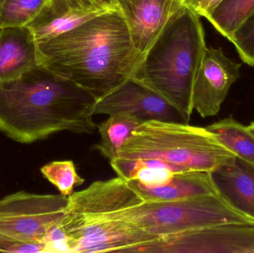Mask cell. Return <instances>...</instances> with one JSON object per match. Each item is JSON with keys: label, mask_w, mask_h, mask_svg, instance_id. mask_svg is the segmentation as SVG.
Wrapping results in <instances>:
<instances>
[{"label": "cell", "mask_w": 254, "mask_h": 253, "mask_svg": "<svg viewBox=\"0 0 254 253\" xmlns=\"http://www.w3.org/2000/svg\"><path fill=\"white\" fill-rule=\"evenodd\" d=\"M37 45L39 64L86 89L97 101L134 77L143 59L119 8Z\"/></svg>", "instance_id": "cell-1"}, {"label": "cell", "mask_w": 254, "mask_h": 253, "mask_svg": "<svg viewBox=\"0 0 254 253\" xmlns=\"http://www.w3.org/2000/svg\"><path fill=\"white\" fill-rule=\"evenodd\" d=\"M97 99L74 82L38 64L0 82V132L31 144L60 132L92 135Z\"/></svg>", "instance_id": "cell-2"}, {"label": "cell", "mask_w": 254, "mask_h": 253, "mask_svg": "<svg viewBox=\"0 0 254 253\" xmlns=\"http://www.w3.org/2000/svg\"><path fill=\"white\" fill-rule=\"evenodd\" d=\"M141 202L121 177L95 181L68 196L55 227L66 239L68 253H149L159 239L132 224L127 212Z\"/></svg>", "instance_id": "cell-3"}, {"label": "cell", "mask_w": 254, "mask_h": 253, "mask_svg": "<svg viewBox=\"0 0 254 253\" xmlns=\"http://www.w3.org/2000/svg\"><path fill=\"white\" fill-rule=\"evenodd\" d=\"M201 16L184 7L143 56L135 77L170 102L189 123L192 90L205 51Z\"/></svg>", "instance_id": "cell-4"}, {"label": "cell", "mask_w": 254, "mask_h": 253, "mask_svg": "<svg viewBox=\"0 0 254 253\" xmlns=\"http://www.w3.org/2000/svg\"><path fill=\"white\" fill-rule=\"evenodd\" d=\"M237 157L207 128L149 120L137 126L110 165L154 160L173 172H212Z\"/></svg>", "instance_id": "cell-5"}, {"label": "cell", "mask_w": 254, "mask_h": 253, "mask_svg": "<svg viewBox=\"0 0 254 253\" xmlns=\"http://www.w3.org/2000/svg\"><path fill=\"white\" fill-rule=\"evenodd\" d=\"M127 212L132 224L159 239L218 224L254 221L219 195L176 202H141L129 206Z\"/></svg>", "instance_id": "cell-6"}, {"label": "cell", "mask_w": 254, "mask_h": 253, "mask_svg": "<svg viewBox=\"0 0 254 253\" xmlns=\"http://www.w3.org/2000/svg\"><path fill=\"white\" fill-rule=\"evenodd\" d=\"M68 197L18 192L0 199V236L25 243H45L62 218Z\"/></svg>", "instance_id": "cell-7"}, {"label": "cell", "mask_w": 254, "mask_h": 253, "mask_svg": "<svg viewBox=\"0 0 254 253\" xmlns=\"http://www.w3.org/2000/svg\"><path fill=\"white\" fill-rule=\"evenodd\" d=\"M152 253H254V221L218 224L162 238Z\"/></svg>", "instance_id": "cell-8"}, {"label": "cell", "mask_w": 254, "mask_h": 253, "mask_svg": "<svg viewBox=\"0 0 254 253\" xmlns=\"http://www.w3.org/2000/svg\"><path fill=\"white\" fill-rule=\"evenodd\" d=\"M120 113L134 116L143 123L149 120L186 123L179 110L134 77L98 99L94 110L95 115Z\"/></svg>", "instance_id": "cell-9"}, {"label": "cell", "mask_w": 254, "mask_h": 253, "mask_svg": "<svg viewBox=\"0 0 254 253\" xmlns=\"http://www.w3.org/2000/svg\"><path fill=\"white\" fill-rule=\"evenodd\" d=\"M241 64L222 48H206L192 90V107L203 118L219 112L231 86L240 78Z\"/></svg>", "instance_id": "cell-10"}, {"label": "cell", "mask_w": 254, "mask_h": 253, "mask_svg": "<svg viewBox=\"0 0 254 253\" xmlns=\"http://www.w3.org/2000/svg\"><path fill=\"white\" fill-rule=\"evenodd\" d=\"M137 51L144 56L169 22L182 10L179 0H116Z\"/></svg>", "instance_id": "cell-11"}, {"label": "cell", "mask_w": 254, "mask_h": 253, "mask_svg": "<svg viewBox=\"0 0 254 253\" xmlns=\"http://www.w3.org/2000/svg\"><path fill=\"white\" fill-rule=\"evenodd\" d=\"M110 10L96 0H48L27 27L36 42L43 41L68 32Z\"/></svg>", "instance_id": "cell-12"}, {"label": "cell", "mask_w": 254, "mask_h": 253, "mask_svg": "<svg viewBox=\"0 0 254 253\" xmlns=\"http://www.w3.org/2000/svg\"><path fill=\"white\" fill-rule=\"evenodd\" d=\"M210 175L219 196L254 221V165L236 157Z\"/></svg>", "instance_id": "cell-13"}, {"label": "cell", "mask_w": 254, "mask_h": 253, "mask_svg": "<svg viewBox=\"0 0 254 253\" xmlns=\"http://www.w3.org/2000/svg\"><path fill=\"white\" fill-rule=\"evenodd\" d=\"M38 64L37 42L28 27L0 28V82L18 78Z\"/></svg>", "instance_id": "cell-14"}, {"label": "cell", "mask_w": 254, "mask_h": 253, "mask_svg": "<svg viewBox=\"0 0 254 253\" xmlns=\"http://www.w3.org/2000/svg\"><path fill=\"white\" fill-rule=\"evenodd\" d=\"M145 203L176 202L190 198L218 194L210 172L187 171L175 173L165 185L147 188L137 181H127Z\"/></svg>", "instance_id": "cell-15"}, {"label": "cell", "mask_w": 254, "mask_h": 253, "mask_svg": "<svg viewBox=\"0 0 254 253\" xmlns=\"http://www.w3.org/2000/svg\"><path fill=\"white\" fill-rule=\"evenodd\" d=\"M142 123L137 117L126 113L110 115L107 120L97 125L101 141L92 150H98L110 161L113 160L134 129Z\"/></svg>", "instance_id": "cell-16"}, {"label": "cell", "mask_w": 254, "mask_h": 253, "mask_svg": "<svg viewBox=\"0 0 254 253\" xmlns=\"http://www.w3.org/2000/svg\"><path fill=\"white\" fill-rule=\"evenodd\" d=\"M206 128L237 157L254 165V133L249 126L229 117Z\"/></svg>", "instance_id": "cell-17"}, {"label": "cell", "mask_w": 254, "mask_h": 253, "mask_svg": "<svg viewBox=\"0 0 254 253\" xmlns=\"http://www.w3.org/2000/svg\"><path fill=\"white\" fill-rule=\"evenodd\" d=\"M254 14V0H224L207 19L218 32L229 40Z\"/></svg>", "instance_id": "cell-18"}, {"label": "cell", "mask_w": 254, "mask_h": 253, "mask_svg": "<svg viewBox=\"0 0 254 253\" xmlns=\"http://www.w3.org/2000/svg\"><path fill=\"white\" fill-rule=\"evenodd\" d=\"M48 0H6L0 11V28L27 26Z\"/></svg>", "instance_id": "cell-19"}, {"label": "cell", "mask_w": 254, "mask_h": 253, "mask_svg": "<svg viewBox=\"0 0 254 253\" xmlns=\"http://www.w3.org/2000/svg\"><path fill=\"white\" fill-rule=\"evenodd\" d=\"M43 177L52 183L63 196H71L75 187L82 185L85 180L77 174L72 160L54 161L45 165L40 169Z\"/></svg>", "instance_id": "cell-20"}, {"label": "cell", "mask_w": 254, "mask_h": 253, "mask_svg": "<svg viewBox=\"0 0 254 253\" xmlns=\"http://www.w3.org/2000/svg\"><path fill=\"white\" fill-rule=\"evenodd\" d=\"M245 63L254 66V14L230 37Z\"/></svg>", "instance_id": "cell-21"}, {"label": "cell", "mask_w": 254, "mask_h": 253, "mask_svg": "<svg viewBox=\"0 0 254 253\" xmlns=\"http://www.w3.org/2000/svg\"><path fill=\"white\" fill-rule=\"evenodd\" d=\"M0 252L48 253V248L45 243H25L0 236Z\"/></svg>", "instance_id": "cell-22"}, {"label": "cell", "mask_w": 254, "mask_h": 253, "mask_svg": "<svg viewBox=\"0 0 254 253\" xmlns=\"http://www.w3.org/2000/svg\"><path fill=\"white\" fill-rule=\"evenodd\" d=\"M224 0H198L190 9L200 16L207 18L223 2Z\"/></svg>", "instance_id": "cell-23"}, {"label": "cell", "mask_w": 254, "mask_h": 253, "mask_svg": "<svg viewBox=\"0 0 254 253\" xmlns=\"http://www.w3.org/2000/svg\"><path fill=\"white\" fill-rule=\"evenodd\" d=\"M99 4L110 9L118 8L116 0H96Z\"/></svg>", "instance_id": "cell-24"}, {"label": "cell", "mask_w": 254, "mask_h": 253, "mask_svg": "<svg viewBox=\"0 0 254 253\" xmlns=\"http://www.w3.org/2000/svg\"><path fill=\"white\" fill-rule=\"evenodd\" d=\"M198 1V0H185L183 4L188 8H191Z\"/></svg>", "instance_id": "cell-25"}, {"label": "cell", "mask_w": 254, "mask_h": 253, "mask_svg": "<svg viewBox=\"0 0 254 253\" xmlns=\"http://www.w3.org/2000/svg\"><path fill=\"white\" fill-rule=\"evenodd\" d=\"M249 128H250L251 130L252 131V132L254 133V121H252V123H251V124L249 125Z\"/></svg>", "instance_id": "cell-26"}, {"label": "cell", "mask_w": 254, "mask_h": 253, "mask_svg": "<svg viewBox=\"0 0 254 253\" xmlns=\"http://www.w3.org/2000/svg\"><path fill=\"white\" fill-rule=\"evenodd\" d=\"M6 0H0V11H1V7H2L3 4L5 2Z\"/></svg>", "instance_id": "cell-27"}, {"label": "cell", "mask_w": 254, "mask_h": 253, "mask_svg": "<svg viewBox=\"0 0 254 253\" xmlns=\"http://www.w3.org/2000/svg\"><path fill=\"white\" fill-rule=\"evenodd\" d=\"M179 1H182V3H183L184 1H185V0H179Z\"/></svg>", "instance_id": "cell-28"}]
</instances>
